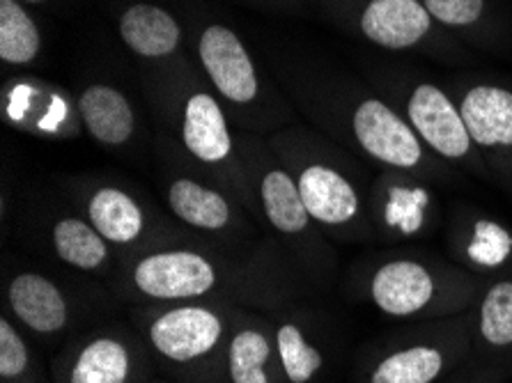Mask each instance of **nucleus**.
Instances as JSON below:
<instances>
[{
	"label": "nucleus",
	"mask_w": 512,
	"mask_h": 383,
	"mask_svg": "<svg viewBox=\"0 0 512 383\" xmlns=\"http://www.w3.org/2000/svg\"><path fill=\"white\" fill-rule=\"evenodd\" d=\"M269 147L333 244L377 246L368 207L372 175L352 152L297 134L274 136Z\"/></svg>",
	"instance_id": "3"
},
{
	"label": "nucleus",
	"mask_w": 512,
	"mask_h": 383,
	"mask_svg": "<svg viewBox=\"0 0 512 383\" xmlns=\"http://www.w3.org/2000/svg\"><path fill=\"white\" fill-rule=\"evenodd\" d=\"M79 115L88 134L99 145L127 147L136 134V115L129 99L111 85H88L79 97Z\"/></svg>",
	"instance_id": "21"
},
{
	"label": "nucleus",
	"mask_w": 512,
	"mask_h": 383,
	"mask_svg": "<svg viewBox=\"0 0 512 383\" xmlns=\"http://www.w3.org/2000/svg\"><path fill=\"white\" fill-rule=\"evenodd\" d=\"M356 28L382 49L411 51L432 42L437 21L421 0H361L356 7Z\"/></svg>",
	"instance_id": "19"
},
{
	"label": "nucleus",
	"mask_w": 512,
	"mask_h": 383,
	"mask_svg": "<svg viewBox=\"0 0 512 383\" xmlns=\"http://www.w3.org/2000/svg\"><path fill=\"white\" fill-rule=\"evenodd\" d=\"M159 156L157 186L164 209L186 232L235 253H255L274 244L251 211L226 186L198 168L182 147H168Z\"/></svg>",
	"instance_id": "8"
},
{
	"label": "nucleus",
	"mask_w": 512,
	"mask_h": 383,
	"mask_svg": "<svg viewBox=\"0 0 512 383\" xmlns=\"http://www.w3.org/2000/svg\"><path fill=\"white\" fill-rule=\"evenodd\" d=\"M115 303L120 301L106 285L76 273L60 276L21 262L3 267V312L30 340L44 345H65L85 328L104 322Z\"/></svg>",
	"instance_id": "6"
},
{
	"label": "nucleus",
	"mask_w": 512,
	"mask_h": 383,
	"mask_svg": "<svg viewBox=\"0 0 512 383\" xmlns=\"http://www.w3.org/2000/svg\"><path fill=\"white\" fill-rule=\"evenodd\" d=\"M157 363L138 328L124 319H104L74 335L53 358V383H150Z\"/></svg>",
	"instance_id": "10"
},
{
	"label": "nucleus",
	"mask_w": 512,
	"mask_h": 383,
	"mask_svg": "<svg viewBox=\"0 0 512 383\" xmlns=\"http://www.w3.org/2000/svg\"><path fill=\"white\" fill-rule=\"evenodd\" d=\"M28 234L60 269L108 289L118 278L120 255L62 193L60 200H44L40 207L28 211Z\"/></svg>",
	"instance_id": "11"
},
{
	"label": "nucleus",
	"mask_w": 512,
	"mask_h": 383,
	"mask_svg": "<svg viewBox=\"0 0 512 383\" xmlns=\"http://www.w3.org/2000/svg\"><path fill=\"white\" fill-rule=\"evenodd\" d=\"M485 280L421 246L370 250L343 278L349 301L395 322L455 317L476 306Z\"/></svg>",
	"instance_id": "2"
},
{
	"label": "nucleus",
	"mask_w": 512,
	"mask_h": 383,
	"mask_svg": "<svg viewBox=\"0 0 512 383\" xmlns=\"http://www.w3.org/2000/svg\"><path fill=\"white\" fill-rule=\"evenodd\" d=\"M457 106L485 161L490 184L512 200V88L501 83H471L462 90Z\"/></svg>",
	"instance_id": "15"
},
{
	"label": "nucleus",
	"mask_w": 512,
	"mask_h": 383,
	"mask_svg": "<svg viewBox=\"0 0 512 383\" xmlns=\"http://www.w3.org/2000/svg\"><path fill=\"white\" fill-rule=\"evenodd\" d=\"M58 184L62 195L95 225L122 262L143 250L193 237L150 195L122 177L72 175Z\"/></svg>",
	"instance_id": "9"
},
{
	"label": "nucleus",
	"mask_w": 512,
	"mask_h": 383,
	"mask_svg": "<svg viewBox=\"0 0 512 383\" xmlns=\"http://www.w3.org/2000/svg\"><path fill=\"white\" fill-rule=\"evenodd\" d=\"M471 315V361L512 372V271L485 280Z\"/></svg>",
	"instance_id": "20"
},
{
	"label": "nucleus",
	"mask_w": 512,
	"mask_h": 383,
	"mask_svg": "<svg viewBox=\"0 0 512 383\" xmlns=\"http://www.w3.org/2000/svg\"><path fill=\"white\" fill-rule=\"evenodd\" d=\"M198 58L216 92L232 106H251L260 99V81L235 30L219 23L207 26L198 37Z\"/></svg>",
	"instance_id": "17"
},
{
	"label": "nucleus",
	"mask_w": 512,
	"mask_h": 383,
	"mask_svg": "<svg viewBox=\"0 0 512 383\" xmlns=\"http://www.w3.org/2000/svg\"><path fill=\"white\" fill-rule=\"evenodd\" d=\"M120 37L141 58H168L180 49L182 28L157 5L136 3L120 17Z\"/></svg>",
	"instance_id": "22"
},
{
	"label": "nucleus",
	"mask_w": 512,
	"mask_h": 383,
	"mask_svg": "<svg viewBox=\"0 0 512 383\" xmlns=\"http://www.w3.org/2000/svg\"><path fill=\"white\" fill-rule=\"evenodd\" d=\"M242 156L251 211L267 237L283 250V255L313 294H327L336 285L340 260L336 244L320 230L310 216L306 202L292 177L276 159L271 147L253 136L237 138Z\"/></svg>",
	"instance_id": "4"
},
{
	"label": "nucleus",
	"mask_w": 512,
	"mask_h": 383,
	"mask_svg": "<svg viewBox=\"0 0 512 383\" xmlns=\"http://www.w3.org/2000/svg\"><path fill=\"white\" fill-rule=\"evenodd\" d=\"M430 17L446 28L471 30L483 23L487 0H421Z\"/></svg>",
	"instance_id": "25"
},
{
	"label": "nucleus",
	"mask_w": 512,
	"mask_h": 383,
	"mask_svg": "<svg viewBox=\"0 0 512 383\" xmlns=\"http://www.w3.org/2000/svg\"><path fill=\"white\" fill-rule=\"evenodd\" d=\"M471 356V310L428 322H405L356 351L352 383H441L469 365Z\"/></svg>",
	"instance_id": "7"
},
{
	"label": "nucleus",
	"mask_w": 512,
	"mask_h": 383,
	"mask_svg": "<svg viewBox=\"0 0 512 383\" xmlns=\"http://www.w3.org/2000/svg\"><path fill=\"white\" fill-rule=\"evenodd\" d=\"M150 383H175L173 379H168V377H164V374H157V377H154Z\"/></svg>",
	"instance_id": "27"
},
{
	"label": "nucleus",
	"mask_w": 512,
	"mask_h": 383,
	"mask_svg": "<svg viewBox=\"0 0 512 383\" xmlns=\"http://www.w3.org/2000/svg\"><path fill=\"white\" fill-rule=\"evenodd\" d=\"M287 383H329L338 363L333 319L308 299L267 312Z\"/></svg>",
	"instance_id": "13"
},
{
	"label": "nucleus",
	"mask_w": 512,
	"mask_h": 383,
	"mask_svg": "<svg viewBox=\"0 0 512 383\" xmlns=\"http://www.w3.org/2000/svg\"><path fill=\"white\" fill-rule=\"evenodd\" d=\"M111 289L122 306L226 301L260 312L315 296L276 244L235 253L198 237L129 257Z\"/></svg>",
	"instance_id": "1"
},
{
	"label": "nucleus",
	"mask_w": 512,
	"mask_h": 383,
	"mask_svg": "<svg viewBox=\"0 0 512 383\" xmlns=\"http://www.w3.org/2000/svg\"><path fill=\"white\" fill-rule=\"evenodd\" d=\"M226 383H287L267 312L239 308L226 349Z\"/></svg>",
	"instance_id": "18"
},
{
	"label": "nucleus",
	"mask_w": 512,
	"mask_h": 383,
	"mask_svg": "<svg viewBox=\"0 0 512 383\" xmlns=\"http://www.w3.org/2000/svg\"><path fill=\"white\" fill-rule=\"evenodd\" d=\"M393 108L405 117L411 131L434 156H439L441 161L467 177L490 182V173L473 145L460 106L437 83H411Z\"/></svg>",
	"instance_id": "14"
},
{
	"label": "nucleus",
	"mask_w": 512,
	"mask_h": 383,
	"mask_svg": "<svg viewBox=\"0 0 512 383\" xmlns=\"http://www.w3.org/2000/svg\"><path fill=\"white\" fill-rule=\"evenodd\" d=\"M42 46L40 30L19 0H0V58L10 65H30Z\"/></svg>",
	"instance_id": "24"
},
{
	"label": "nucleus",
	"mask_w": 512,
	"mask_h": 383,
	"mask_svg": "<svg viewBox=\"0 0 512 383\" xmlns=\"http://www.w3.org/2000/svg\"><path fill=\"white\" fill-rule=\"evenodd\" d=\"M235 303H152L127 306L159 374L175 383H226V349Z\"/></svg>",
	"instance_id": "5"
},
{
	"label": "nucleus",
	"mask_w": 512,
	"mask_h": 383,
	"mask_svg": "<svg viewBox=\"0 0 512 383\" xmlns=\"http://www.w3.org/2000/svg\"><path fill=\"white\" fill-rule=\"evenodd\" d=\"M444 241L457 267L478 278L512 271V228L485 209L457 205L446 211Z\"/></svg>",
	"instance_id": "16"
},
{
	"label": "nucleus",
	"mask_w": 512,
	"mask_h": 383,
	"mask_svg": "<svg viewBox=\"0 0 512 383\" xmlns=\"http://www.w3.org/2000/svg\"><path fill=\"white\" fill-rule=\"evenodd\" d=\"M368 207L377 246L382 248L418 246L444 230L446 223L439 186L398 170L372 175Z\"/></svg>",
	"instance_id": "12"
},
{
	"label": "nucleus",
	"mask_w": 512,
	"mask_h": 383,
	"mask_svg": "<svg viewBox=\"0 0 512 383\" xmlns=\"http://www.w3.org/2000/svg\"><path fill=\"white\" fill-rule=\"evenodd\" d=\"M19 3H30V5H35V3H42V0H19Z\"/></svg>",
	"instance_id": "28"
},
{
	"label": "nucleus",
	"mask_w": 512,
	"mask_h": 383,
	"mask_svg": "<svg viewBox=\"0 0 512 383\" xmlns=\"http://www.w3.org/2000/svg\"><path fill=\"white\" fill-rule=\"evenodd\" d=\"M441 383H512V372L496 365H483L471 361L469 365H464L460 372H455L453 377H448Z\"/></svg>",
	"instance_id": "26"
},
{
	"label": "nucleus",
	"mask_w": 512,
	"mask_h": 383,
	"mask_svg": "<svg viewBox=\"0 0 512 383\" xmlns=\"http://www.w3.org/2000/svg\"><path fill=\"white\" fill-rule=\"evenodd\" d=\"M0 383H53L33 340L10 317H0Z\"/></svg>",
	"instance_id": "23"
}]
</instances>
